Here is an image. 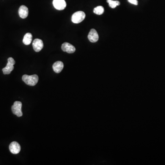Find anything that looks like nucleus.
Segmentation results:
<instances>
[{
	"label": "nucleus",
	"instance_id": "obj_10",
	"mask_svg": "<svg viewBox=\"0 0 165 165\" xmlns=\"http://www.w3.org/2000/svg\"><path fill=\"white\" fill-rule=\"evenodd\" d=\"M64 67L63 62L61 61H57L55 62L53 65V69L56 73H60Z\"/></svg>",
	"mask_w": 165,
	"mask_h": 165
},
{
	"label": "nucleus",
	"instance_id": "obj_11",
	"mask_svg": "<svg viewBox=\"0 0 165 165\" xmlns=\"http://www.w3.org/2000/svg\"><path fill=\"white\" fill-rule=\"evenodd\" d=\"M13 69H14V65L8 62L6 67L2 69V72L4 74H9L11 73Z\"/></svg>",
	"mask_w": 165,
	"mask_h": 165
},
{
	"label": "nucleus",
	"instance_id": "obj_1",
	"mask_svg": "<svg viewBox=\"0 0 165 165\" xmlns=\"http://www.w3.org/2000/svg\"><path fill=\"white\" fill-rule=\"evenodd\" d=\"M22 80L27 85L34 86L38 83L39 77L36 74L30 76L25 74L22 77Z\"/></svg>",
	"mask_w": 165,
	"mask_h": 165
},
{
	"label": "nucleus",
	"instance_id": "obj_15",
	"mask_svg": "<svg viewBox=\"0 0 165 165\" xmlns=\"http://www.w3.org/2000/svg\"><path fill=\"white\" fill-rule=\"evenodd\" d=\"M128 1L131 4H134L135 5H137L138 4L137 0H128Z\"/></svg>",
	"mask_w": 165,
	"mask_h": 165
},
{
	"label": "nucleus",
	"instance_id": "obj_4",
	"mask_svg": "<svg viewBox=\"0 0 165 165\" xmlns=\"http://www.w3.org/2000/svg\"><path fill=\"white\" fill-rule=\"evenodd\" d=\"M9 150L11 153L13 154H17L21 150L20 144L18 142L13 141L9 145Z\"/></svg>",
	"mask_w": 165,
	"mask_h": 165
},
{
	"label": "nucleus",
	"instance_id": "obj_14",
	"mask_svg": "<svg viewBox=\"0 0 165 165\" xmlns=\"http://www.w3.org/2000/svg\"><path fill=\"white\" fill-rule=\"evenodd\" d=\"M104 7L102 6H98L94 9V12L97 15H101L104 13Z\"/></svg>",
	"mask_w": 165,
	"mask_h": 165
},
{
	"label": "nucleus",
	"instance_id": "obj_5",
	"mask_svg": "<svg viewBox=\"0 0 165 165\" xmlns=\"http://www.w3.org/2000/svg\"><path fill=\"white\" fill-rule=\"evenodd\" d=\"M53 4L54 7L58 10H64L67 6L65 0H53Z\"/></svg>",
	"mask_w": 165,
	"mask_h": 165
},
{
	"label": "nucleus",
	"instance_id": "obj_9",
	"mask_svg": "<svg viewBox=\"0 0 165 165\" xmlns=\"http://www.w3.org/2000/svg\"><path fill=\"white\" fill-rule=\"evenodd\" d=\"M18 13L19 16L22 18H25L28 17L29 14L28 8H27V7L22 5L19 7L18 10Z\"/></svg>",
	"mask_w": 165,
	"mask_h": 165
},
{
	"label": "nucleus",
	"instance_id": "obj_3",
	"mask_svg": "<svg viewBox=\"0 0 165 165\" xmlns=\"http://www.w3.org/2000/svg\"><path fill=\"white\" fill-rule=\"evenodd\" d=\"M22 103L20 101H15L13 105L12 106V113L16 115L18 117H20L23 116V113L21 111Z\"/></svg>",
	"mask_w": 165,
	"mask_h": 165
},
{
	"label": "nucleus",
	"instance_id": "obj_7",
	"mask_svg": "<svg viewBox=\"0 0 165 165\" xmlns=\"http://www.w3.org/2000/svg\"><path fill=\"white\" fill-rule=\"evenodd\" d=\"M33 48L36 52H39L42 50L44 46L43 41L41 40L36 39L33 42Z\"/></svg>",
	"mask_w": 165,
	"mask_h": 165
},
{
	"label": "nucleus",
	"instance_id": "obj_12",
	"mask_svg": "<svg viewBox=\"0 0 165 165\" xmlns=\"http://www.w3.org/2000/svg\"><path fill=\"white\" fill-rule=\"evenodd\" d=\"M32 37H33L31 33H28L24 35L23 40V44L25 45H29L32 41Z\"/></svg>",
	"mask_w": 165,
	"mask_h": 165
},
{
	"label": "nucleus",
	"instance_id": "obj_2",
	"mask_svg": "<svg viewBox=\"0 0 165 165\" xmlns=\"http://www.w3.org/2000/svg\"><path fill=\"white\" fill-rule=\"evenodd\" d=\"M85 14L83 11H78L75 12L72 17V21L74 23H79L84 20Z\"/></svg>",
	"mask_w": 165,
	"mask_h": 165
},
{
	"label": "nucleus",
	"instance_id": "obj_13",
	"mask_svg": "<svg viewBox=\"0 0 165 165\" xmlns=\"http://www.w3.org/2000/svg\"><path fill=\"white\" fill-rule=\"evenodd\" d=\"M107 2L109 4L110 7L112 8H115L116 7L120 5V3L117 1H113V0H107Z\"/></svg>",
	"mask_w": 165,
	"mask_h": 165
},
{
	"label": "nucleus",
	"instance_id": "obj_6",
	"mask_svg": "<svg viewBox=\"0 0 165 165\" xmlns=\"http://www.w3.org/2000/svg\"><path fill=\"white\" fill-rule=\"evenodd\" d=\"M62 49L63 51L68 53H74L76 50L75 47L67 42H65L62 45Z\"/></svg>",
	"mask_w": 165,
	"mask_h": 165
},
{
	"label": "nucleus",
	"instance_id": "obj_8",
	"mask_svg": "<svg viewBox=\"0 0 165 165\" xmlns=\"http://www.w3.org/2000/svg\"><path fill=\"white\" fill-rule=\"evenodd\" d=\"M88 37L89 41L92 43H95L99 40L98 33L95 29H91L90 30Z\"/></svg>",
	"mask_w": 165,
	"mask_h": 165
}]
</instances>
